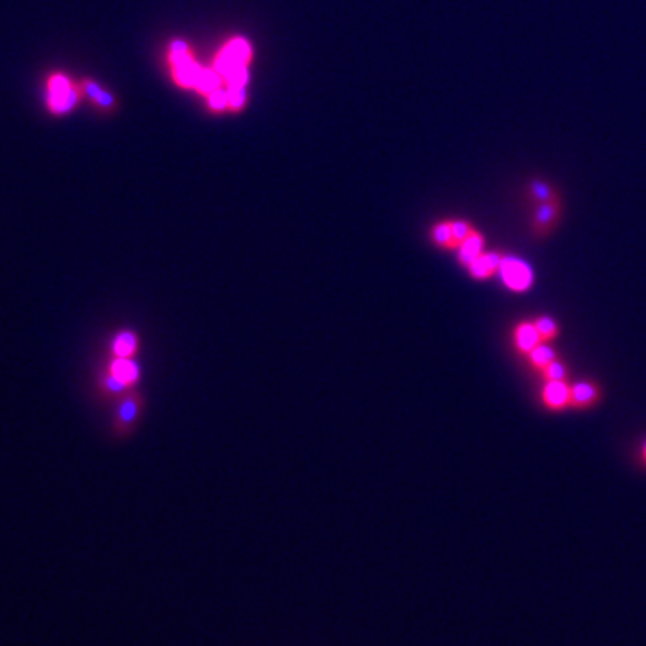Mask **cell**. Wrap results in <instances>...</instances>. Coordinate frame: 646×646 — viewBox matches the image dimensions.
Segmentation results:
<instances>
[{
    "label": "cell",
    "instance_id": "cell-1",
    "mask_svg": "<svg viewBox=\"0 0 646 646\" xmlns=\"http://www.w3.org/2000/svg\"><path fill=\"white\" fill-rule=\"evenodd\" d=\"M81 88L63 72H52L45 79V108L51 115H67L76 108Z\"/></svg>",
    "mask_w": 646,
    "mask_h": 646
},
{
    "label": "cell",
    "instance_id": "cell-2",
    "mask_svg": "<svg viewBox=\"0 0 646 646\" xmlns=\"http://www.w3.org/2000/svg\"><path fill=\"white\" fill-rule=\"evenodd\" d=\"M140 368L131 357H113L108 370L101 379V386L108 393H119L139 381Z\"/></svg>",
    "mask_w": 646,
    "mask_h": 646
},
{
    "label": "cell",
    "instance_id": "cell-3",
    "mask_svg": "<svg viewBox=\"0 0 646 646\" xmlns=\"http://www.w3.org/2000/svg\"><path fill=\"white\" fill-rule=\"evenodd\" d=\"M499 275L504 286L517 293L529 289V286L534 284V271L529 264L517 257H503V262L499 266Z\"/></svg>",
    "mask_w": 646,
    "mask_h": 646
},
{
    "label": "cell",
    "instance_id": "cell-4",
    "mask_svg": "<svg viewBox=\"0 0 646 646\" xmlns=\"http://www.w3.org/2000/svg\"><path fill=\"white\" fill-rule=\"evenodd\" d=\"M171 63L174 67V79L182 87H194L201 74V67L189 54V49L183 42H174L171 45Z\"/></svg>",
    "mask_w": 646,
    "mask_h": 646
},
{
    "label": "cell",
    "instance_id": "cell-5",
    "mask_svg": "<svg viewBox=\"0 0 646 646\" xmlns=\"http://www.w3.org/2000/svg\"><path fill=\"white\" fill-rule=\"evenodd\" d=\"M250 56H252V51H250L248 42H244V40H241V38L232 40L230 44L226 45V47L219 52V56H217V60H216L217 74L223 76V78L226 79L235 69H239V67H246V63L250 61Z\"/></svg>",
    "mask_w": 646,
    "mask_h": 646
},
{
    "label": "cell",
    "instance_id": "cell-6",
    "mask_svg": "<svg viewBox=\"0 0 646 646\" xmlns=\"http://www.w3.org/2000/svg\"><path fill=\"white\" fill-rule=\"evenodd\" d=\"M543 402L546 408L553 409V411L571 406V386L564 379L547 381L543 388Z\"/></svg>",
    "mask_w": 646,
    "mask_h": 646
},
{
    "label": "cell",
    "instance_id": "cell-7",
    "mask_svg": "<svg viewBox=\"0 0 646 646\" xmlns=\"http://www.w3.org/2000/svg\"><path fill=\"white\" fill-rule=\"evenodd\" d=\"M140 397L135 393L126 395L124 399L119 402L117 406V413H115V431L117 433H124L131 427L135 420H137V416H139L140 411Z\"/></svg>",
    "mask_w": 646,
    "mask_h": 646
},
{
    "label": "cell",
    "instance_id": "cell-8",
    "mask_svg": "<svg viewBox=\"0 0 646 646\" xmlns=\"http://www.w3.org/2000/svg\"><path fill=\"white\" fill-rule=\"evenodd\" d=\"M513 343H516L517 350L526 354V356L535 347H538L543 343V339L538 336L535 321H520L519 325L516 327V330H513Z\"/></svg>",
    "mask_w": 646,
    "mask_h": 646
},
{
    "label": "cell",
    "instance_id": "cell-9",
    "mask_svg": "<svg viewBox=\"0 0 646 646\" xmlns=\"http://www.w3.org/2000/svg\"><path fill=\"white\" fill-rule=\"evenodd\" d=\"M501 262H503V255H499V253H482L474 260H470L467 268L474 278L485 280V278L492 277L495 271H499Z\"/></svg>",
    "mask_w": 646,
    "mask_h": 646
},
{
    "label": "cell",
    "instance_id": "cell-10",
    "mask_svg": "<svg viewBox=\"0 0 646 646\" xmlns=\"http://www.w3.org/2000/svg\"><path fill=\"white\" fill-rule=\"evenodd\" d=\"M79 88H81L83 96H87L92 103H96L101 110H112L113 104H115V99L110 96L108 92L104 90L103 87H99L96 81H92V79H81L79 83Z\"/></svg>",
    "mask_w": 646,
    "mask_h": 646
},
{
    "label": "cell",
    "instance_id": "cell-11",
    "mask_svg": "<svg viewBox=\"0 0 646 646\" xmlns=\"http://www.w3.org/2000/svg\"><path fill=\"white\" fill-rule=\"evenodd\" d=\"M598 399L600 391L593 382H578V384L571 386V406H575V408H586Z\"/></svg>",
    "mask_w": 646,
    "mask_h": 646
},
{
    "label": "cell",
    "instance_id": "cell-12",
    "mask_svg": "<svg viewBox=\"0 0 646 646\" xmlns=\"http://www.w3.org/2000/svg\"><path fill=\"white\" fill-rule=\"evenodd\" d=\"M483 244H485V239H483V235L477 234L476 230L470 232V235H468V237L465 239L464 243L460 244V248H458V253H460L461 262L467 266L470 260L476 259L477 255H482V253H483Z\"/></svg>",
    "mask_w": 646,
    "mask_h": 646
},
{
    "label": "cell",
    "instance_id": "cell-13",
    "mask_svg": "<svg viewBox=\"0 0 646 646\" xmlns=\"http://www.w3.org/2000/svg\"><path fill=\"white\" fill-rule=\"evenodd\" d=\"M137 345H139L137 336L131 330H122L112 343L113 357H131L133 352L137 350Z\"/></svg>",
    "mask_w": 646,
    "mask_h": 646
},
{
    "label": "cell",
    "instance_id": "cell-14",
    "mask_svg": "<svg viewBox=\"0 0 646 646\" xmlns=\"http://www.w3.org/2000/svg\"><path fill=\"white\" fill-rule=\"evenodd\" d=\"M528 357H529V361H532V364H534V366L538 370V372H543V370L546 368L547 364H551L553 361L556 359L555 352H553L550 347H547V343H541L538 347H535L534 350L529 352Z\"/></svg>",
    "mask_w": 646,
    "mask_h": 646
},
{
    "label": "cell",
    "instance_id": "cell-15",
    "mask_svg": "<svg viewBox=\"0 0 646 646\" xmlns=\"http://www.w3.org/2000/svg\"><path fill=\"white\" fill-rule=\"evenodd\" d=\"M219 83H221V79H219L217 70L201 69V74L200 78H198V81H196L194 88L196 90L203 92V94H212L214 90L219 88Z\"/></svg>",
    "mask_w": 646,
    "mask_h": 646
},
{
    "label": "cell",
    "instance_id": "cell-16",
    "mask_svg": "<svg viewBox=\"0 0 646 646\" xmlns=\"http://www.w3.org/2000/svg\"><path fill=\"white\" fill-rule=\"evenodd\" d=\"M535 327L538 330V336L543 339V343H550L551 339H555L559 334V327H556L555 320L550 316H541L535 320Z\"/></svg>",
    "mask_w": 646,
    "mask_h": 646
},
{
    "label": "cell",
    "instance_id": "cell-17",
    "mask_svg": "<svg viewBox=\"0 0 646 646\" xmlns=\"http://www.w3.org/2000/svg\"><path fill=\"white\" fill-rule=\"evenodd\" d=\"M433 237H434V241L440 244V246H447V248L451 246V239H452L451 223H440L439 226H434Z\"/></svg>",
    "mask_w": 646,
    "mask_h": 646
},
{
    "label": "cell",
    "instance_id": "cell-18",
    "mask_svg": "<svg viewBox=\"0 0 646 646\" xmlns=\"http://www.w3.org/2000/svg\"><path fill=\"white\" fill-rule=\"evenodd\" d=\"M541 373H543L546 381H556V379L566 377V368H564V364L555 359L551 364H547L546 368H544Z\"/></svg>",
    "mask_w": 646,
    "mask_h": 646
},
{
    "label": "cell",
    "instance_id": "cell-19",
    "mask_svg": "<svg viewBox=\"0 0 646 646\" xmlns=\"http://www.w3.org/2000/svg\"><path fill=\"white\" fill-rule=\"evenodd\" d=\"M208 103H210V108L214 110L226 108L228 106V92H223L221 88H217L212 94H208Z\"/></svg>",
    "mask_w": 646,
    "mask_h": 646
},
{
    "label": "cell",
    "instance_id": "cell-20",
    "mask_svg": "<svg viewBox=\"0 0 646 646\" xmlns=\"http://www.w3.org/2000/svg\"><path fill=\"white\" fill-rule=\"evenodd\" d=\"M244 87H230L228 88V106L232 110H239L244 104Z\"/></svg>",
    "mask_w": 646,
    "mask_h": 646
},
{
    "label": "cell",
    "instance_id": "cell-21",
    "mask_svg": "<svg viewBox=\"0 0 646 646\" xmlns=\"http://www.w3.org/2000/svg\"><path fill=\"white\" fill-rule=\"evenodd\" d=\"M643 460L646 461V442H645V445H643Z\"/></svg>",
    "mask_w": 646,
    "mask_h": 646
}]
</instances>
